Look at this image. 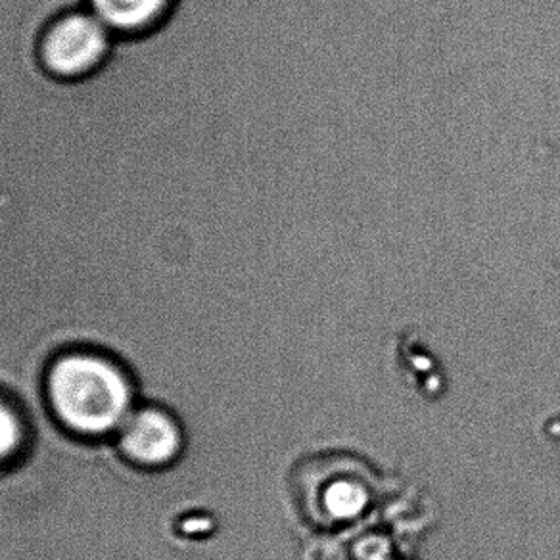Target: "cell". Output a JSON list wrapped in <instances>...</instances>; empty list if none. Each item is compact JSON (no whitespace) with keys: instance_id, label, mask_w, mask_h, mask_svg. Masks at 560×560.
Returning <instances> with one entry per match:
<instances>
[{"instance_id":"1","label":"cell","mask_w":560,"mask_h":560,"mask_svg":"<svg viewBox=\"0 0 560 560\" xmlns=\"http://www.w3.org/2000/svg\"><path fill=\"white\" fill-rule=\"evenodd\" d=\"M47 396L63 427L102 436L121 429L131 415V386L106 359L91 353H68L50 366Z\"/></svg>"},{"instance_id":"2","label":"cell","mask_w":560,"mask_h":560,"mask_svg":"<svg viewBox=\"0 0 560 560\" xmlns=\"http://www.w3.org/2000/svg\"><path fill=\"white\" fill-rule=\"evenodd\" d=\"M116 35L91 10L75 9L48 24L39 43L40 63L58 79L93 75L108 60Z\"/></svg>"},{"instance_id":"3","label":"cell","mask_w":560,"mask_h":560,"mask_svg":"<svg viewBox=\"0 0 560 560\" xmlns=\"http://www.w3.org/2000/svg\"><path fill=\"white\" fill-rule=\"evenodd\" d=\"M119 450L140 467H162L180 452L183 436L172 415L147 407L132 411L119 429Z\"/></svg>"},{"instance_id":"4","label":"cell","mask_w":560,"mask_h":560,"mask_svg":"<svg viewBox=\"0 0 560 560\" xmlns=\"http://www.w3.org/2000/svg\"><path fill=\"white\" fill-rule=\"evenodd\" d=\"M175 0H86V9L116 37L139 35L162 24Z\"/></svg>"},{"instance_id":"5","label":"cell","mask_w":560,"mask_h":560,"mask_svg":"<svg viewBox=\"0 0 560 560\" xmlns=\"http://www.w3.org/2000/svg\"><path fill=\"white\" fill-rule=\"evenodd\" d=\"M401 363L404 369L407 371V376L411 381L415 388H419L420 373L427 374L430 386L434 389V396L440 392V384L444 382V376L440 374V363H436V359L430 355L427 348H422L419 351H412V346L401 348Z\"/></svg>"},{"instance_id":"6","label":"cell","mask_w":560,"mask_h":560,"mask_svg":"<svg viewBox=\"0 0 560 560\" xmlns=\"http://www.w3.org/2000/svg\"><path fill=\"white\" fill-rule=\"evenodd\" d=\"M24 429L16 412L0 401V460L9 459L20 450Z\"/></svg>"}]
</instances>
